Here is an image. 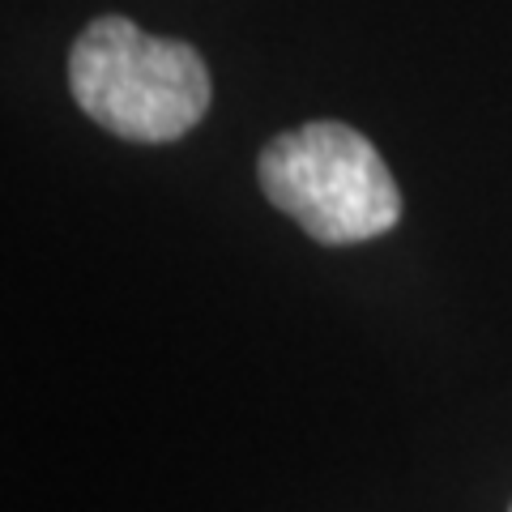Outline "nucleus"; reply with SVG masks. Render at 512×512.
<instances>
[{"mask_svg":"<svg viewBox=\"0 0 512 512\" xmlns=\"http://www.w3.org/2000/svg\"><path fill=\"white\" fill-rule=\"evenodd\" d=\"M69 86L94 124L124 141H175L210 111V69L197 47L154 39L120 13L90 22L73 43Z\"/></svg>","mask_w":512,"mask_h":512,"instance_id":"f257e3e1","label":"nucleus"},{"mask_svg":"<svg viewBox=\"0 0 512 512\" xmlns=\"http://www.w3.org/2000/svg\"><path fill=\"white\" fill-rule=\"evenodd\" d=\"M265 197L320 244L376 239L402 218V192L359 128L312 120L261 150Z\"/></svg>","mask_w":512,"mask_h":512,"instance_id":"f03ea898","label":"nucleus"}]
</instances>
